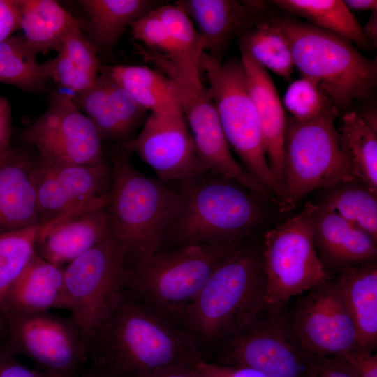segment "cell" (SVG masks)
I'll use <instances>...</instances> for the list:
<instances>
[{"mask_svg":"<svg viewBox=\"0 0 377 377\" xmlns=\"http://www.w3.org/2000/svg\"><path fill=\"white\" fill-rule=\"evenodd\" d=\"M172 323L125 291L88 346L89 370L100 377H149L194 366L201 359L195 341Z\"/></svg>","mask_w":377,"mask_h":377,"instance_id":"6da1fadb","label":"cell"},{"mask_svg":"<svg viewBox=\"0 0 377 377\" xmlns=\"http://www.w3.org/2000/svg\"><path fill=\"white\" fill-rule=\"evenodd\" d=\"M240 54L248 88L260 120L267 163L280 191L281 201L283 195V147L287 116L267 70L245 51L240 50Z\"/></svg>","mask_w":377,"mask_h":377,"instance_id":"44dd1931","label":"cell"},{"mask_svg":"<svg viewBox=\"0 0 377 377\" xmlns=\"http://www.w3.org/2000/svg\"><path fill=\"white\" fill-rule=\"evenodd\" d=\"M321 201L377 240V193L355 179L326 189Z\"/></svg>","mask_w":377,"mask_h":377,"instance_id":"836d02e7","label":"cell"},{"mask_svg":"<svg viewBox=\"0 0 377 377\" xmlns=\"http://www.w3.org/2000/svg\"><path fill=\"white\" fill-rule=\"evenodd\" d=\"M175 3L193 21L204 52L219 63L232 40L259 20L267 8L262 1L179 0Z\"/></svg>","mask_w":377,"mask_h":377,"instance_id":"ac0fdd59","label":"cell"},{"mask_svg":"<svg viewBox=\"0 0 377 377\" xmlns=\"http://www.w3.org/2000/svg\"><path fill=\"white\" fill-rule=\"evenodd\" d=\"M155 8L133 22L131 34L144 47L170 58L173 54L172 46Z\"/></svg>","mask_w":377,"mask_h":377,"instance_id":"f35d334b","label":"cell"},{"mask_svg":"<svg viewBox=\"0 0 377 377\" xmlns=\"http://www.w3.org/2000/svg\"><path fill=\"white\" fill-rule=\"evenodd\" d=\"M181 104L204 170L237 182L262 200L276 202L275 198L235 159L207 88L200 84L184 88Z\"/></svg>","mask_w":377,"mask_h":377,"instance_id":"2e32d148","label":"cell"},{"mask_svg":"<svg viewBox=\"0 0 377 377\" xmlns=\"http://www.w3.org/2000/svg\"><path fill=\"white\" fill-rule=\"evenodd\" d=\"M279 7L309 24L346 39L365 50L374 48L351 10L341 0H275Z\"/></svg>","mask_w":377,"mask_h":377,"instance_id":"f546056e","label":"cell"},{"mask_svg":"<svg viewBox=\"0 0 377 377\" xmlns=\"http://www.w3.org/2000/svg\"><path fill=\"white\" fill-rule=\"evenodd\" d=\"M362 31L367 40L374 47L377 44V10L371 12L367 22L362 27Z\"/></svg>","mask_w":377,"mask_h":377,"instance_id":"7dc6e473","label":"cell"},{"mask_svg":"<svg viewBox=\"0 0 377 377\" xmlns=\"http://www.w3.org/2000/svg\"><path fill=\"white\" fill-rule=\"evenodd\" d=\"M195 367L207 377H269L264 373L248 367L221 365L200 359Z\"/></svg>","mask_w":377,"mask_h":377,"instance_id":"60d3db41","label":"cell"},{"mask_svg":"<svg viewBox=\"0 0 377 377\" xmlns=\"http://www.w3.org/2000/svg\"><path fill=\"white\" fill-rule=\"evenodd\" d=\"M231 337L224 359L231 366L248 367L269 377H307L315 357L298 343L290 318L269 310Z\"/></svg>","mask_w":377,"mask_h":377,"instance_id":"5bb4252c","label":"cell"},{"mask_svg":"<svg viewBox=\"0 0 377 377\" xmlns=\"http://www.w3.org/2000/svg\"><path fill=\"white\" fill-rule=\"evenodd\" d=\"M239 49L266 70L289 79L294 68L289 41L274 22L258 20L238 38Z\"/></svg>","mask_w":377,"mask_h":377,"instance_id":"4dcf8cb0","label":"cell"},{"mask_svg":"<svg viewBox=\"0 0 377 377\" xmlns=\"http://www.w3.org/2000/svg\"><path fill=\"white\" fill-rule=\"evenodd\" d=\"M315 204L265 235L261 251L265 278V309L279 310L290 299L332 279L323 265L314 243L312 215Z\"/></svg>","mask_w":377,"mask_h":377,"instance_id":"9c48e42d","label":"cell"},{"mask_svg":"<svg viewBox=\"0 0 377 377\" xmlns=\"http://www.w3.org/2000/svg\"><path fill=\"white\" fill-rule=\"evenodd\" d=\"M34 160L11 147L0 155V234L43 224L36 205Z\"/></svg>","mask_w":377,"mask_h":377,"instance_id":"7402d4cb","label":"cell"},{"mask_svg":"<svg viewBox=\"0 0 377 377\" xmlns=\"http://www.w3.org/2000/svg\"><path fill=\"white\" fill-rule=\"evenodd\" d=\"M57 57L45 61L49 80L77 94L89 89L99 75L96 46L82 33L77 20L64 36Z\"/></svg>","mask_w":377,"mask_h":377,"instance_id":"d4e9b609","label":"cell"},{"mask_svg":"<svg viewBox=\"0 0 377 377\" xmlns=\"http://www.w3.org/2000/svg\"><path fill=\"white\" fill-rule=\"evenodd\" d=\"M6 323L3 348L50 377H80L88 371V347L71 317L44 311L13 316Z\"/></svg>","mask_w":377,"mask_h":377,"instance_id":"8fae6325","label":"cell"},{"mask_svg":"<svg viewBox=\"0 0 377 377\" xmlns=\"http://www.w3.org/2000/svg\"><path fill=\"white\" fill-rule=\"evenodd\" d=\"M200 70L205 73L207 91L230 148L246 172L279 204L281 193L267 163L260 120L241 60L219 63L203 52Z\"/></svg>","mask_w":377,"mask_h":377,"instance_id":"ba28073f","label":"cell"},{"mask_svg":"<svg viewBox=\"0 0 377 377\" xmlns=\"http://www.w3.org/2000/svg\"><path fill=\"white\" fill-rule=\"evenodd\" d=\"M307 377H354L336 357H315Z\"/></svg>","mask_w":377,"mask_h":377,"instance_id":"7bdbcfd3","label":"cell"},{"mask_svg":"<svg viewBox=\"0 0 377 377\" xmlns=\"http://www.w3.org/2000/svg\"><path fill=\"white\" fill-rule=\"evenodd\" d=\"M11 108L7 98L0 95V155L10 148Z\"/></svg>","mask_w":377,"mask_h":377,"instance_id":"f6af8a7d","label":"cell"},{"mask_svg":"<svg viewBox=\"0 0 377 377\" xmlns=\"http://www.w3.org/2000/svg\"><path fill=\"white\" fill-rule=\"evenodd\" d=\"M22 138L36 147L38 158L52 164L110 163L97 130L71 93H53L46 110L22 131Z\"/></svg>","mask_w":377,"mask_h":377,"instance_id":"7c38bea8","label":"cell"},{"mask_svg":"<svg viewBox=\"0 0 377 377\" xmlns=\"http://www.w3.org/2000/svg\"><path fill=\"white\" fill-rule=\"evenodd\" d=\"M20 29L28 45L37 54L57 51L77 21L54 0H17Z\"/></svg>","mask_w":377,"mask_h":377,"instance_id":"83f0119b","label":"cell"},{"mask_svg":"<svg viewBox=\"0 0 377 377\" xmlns=\"http://www.w3.org/2000/svg\"><path fill=\"white\" fill-rule=\"evenodd\" d=\"M121 149L135 153L158 179L177 182L206 172L183 112H151L139 133Z\"/></svg>","mask_w":377,"mask_h":377,"instance_id":"9a60e30c","label":"cell"},{"mask_svg":"<svg viewBox=\"0 0 377 377\" xmlns=\"http://www.w3.org/2000/svg\"><path fill=\"white\" fill-rule=\"evenodd\" d=\"M337 128L355 179L377 193L376 111H347Z\"/></svg>","mask_w":377,"mask_h":377,"instance_id":"4316f807","label":"cell"},{"mask_svg":"<svg viewBox=\"0 0 377 377\" xmlns=\"http://www.w3.org/2000/svg\"><path fill=\"white\" fill-rule=\"evenodd\" d=\"M312 229L318 257L327 270L376 260L377 240L322 202L315 204Z\"/></svg>","mask_w":377,"mask_h":377,"instance_id":"ffe728a7","label":"cell"},{"mask_svg":"<svg viewBox=\"0 0 377 377\" xmlns=\"http://www.w3.org/2000/svg\"><path fill=\"white\" fill-rule=\"evenodd\" d=\"M286 34L294 67L322 89L338 110L346 112L368 98L377 84V59L362 54L350 41L309 23L275 21Z\"/></svg>","mask_w":377,"mask_h":377,"instance_id":"5b68a950","label":"cell"},{"mask_svg":"<svg viewBox=\"0 0 377 377\" xmlns=\"http://www.w3.org/2000/svg\"><path fill=\"white\" fill-rule=\"evenodd\" d=\"M121 86L147 110L182 112L178 89L164 73L145 66L122 65L101 69Z\"/></svg>","mask_w":377,"mask_h":377,"instance_id":"484cf974","label":"cell"},{"mask_svg":"<svg viewBox=\"0 0 377 377\" xmlns=\"http://www.w3.org/2000/svg\"><path fill=\"white\" fill-rule=\"evenodd\" d=\"M149 377H195L194 366H179L159 371Z\"/></svg>","mask_w":377,"mask_h":377,"instance_id":"bcb514c9","label":"cell"},{"mask_svg":"<svg viewBox=\"0 0 377 377\" xmlns=\"http://www.w3.org/2000/svg\"><path fill=\"white\" fill-rule=\"evenodd\" d=\"M105 203L73 212L43 223L35 242V253L43 260L65 267L109 237Z\"/></svg>","mask_w":377,"mask_h":377,"instance_id":"d6986e66","label":"cell"},{"mask_svg":"<svg viewBox=\"0 0 377 377\" xmlns=\"http://www.w3.org/2000/svg\"><path fill=\"white\" fill-rule=\"evenodd\" d=\"M282 104L290 117L300 121L316 118L334 105L316 82L304 77L289 84Z\"/></svg>","mask_w":377,"mask_h":377,"instance_id":"74e56055","label":"cell"},{"mask_svg":"<svg viewBox=\"0 0 377 377\" xmlns=\"http://www.w3.org/2000/svg\"><path fill=\"white\" fill-rule=\"evenodd\" d=\"M96 43L112 49L124 32L139 17L163 3L154 0H81Z\"/></svg>","mask_w":377,"mask_h":377,"instance_id":"f1b7e54d","label":"cell"},{"mask_svg":"<svg viewBox=\"0 0 377 377\" xmlns=\"http://www.w3.org/2000/svg\"><path fill=\"white\" fill-rule=\"evenodd\" d=\"M243 244L187 245L158 251L126 267L125 291L170 322L182 320L214 269Z\"/></svg>","mask_w":377,"mask_h":377,"instance_id":"8992f818","label":"cell"},{"mask_svg":"<svg viewBox=\"0 0 377 377\" xmlns=\"http://www.w3.org/2000/svg\"><path fill=\"white\" fill-rule=\"evenodd\" d=\"M290 320L298 343L313 357H337L357 350L355 326L333 279L302 294Z\"/></svg>","mask_w":377,"mask_h":377,"instance_id":"4fadbf2b","label":"cell"},{"mask_svg":"<svg viewBox=\"0 0 377 377\" xmlns=\"http://www.w3.org/2000/svg\"><path fill=\"white\" fill-rule=\"evenodd\" d=\"M173 183L177 207L159 251L244 243L262 221V199L234 180L204 172Z\"/></svg>","mask_w":377,"mask_h":377,"instance_id":"7a4b0ae2","label":"cell"},{"mask_svg":"<svg viewBox=\"0 0 377 377\" xmlns=\"http://www.w3.org/2000/svg\"><path fill=\"white\" fill-rule=\"evenodd\" d=\"M261 251L243 244L214 269L182 321L195 343L233 337L265 309Z\"/></svg>","mask_w":377,"mask_h":377,"instance_id":"277c9868","label":"cell"},{"mask_svg":"<svg viewBox=\"0 0 377 377\" xmlns=\"http://www.w3.org/2000/svg\"><path fill=\"white\" fill-rule=\"evenodd\" d=\"M50 164L75 211L106 202L112 185L110 163L101 165Z\"/></svg>","mask_w":377,"mask_h":377,"instance_id":"1f68e13d","label":"cell"},{"mask_svg":"<svg viewBox=\"0 0 377 377\" xmlns=\"http://www.w3.org/2000/svg\"><path fill=\"white\" fill-rule=\"evenodd\" d=\"M41 225L0 234V317L7 291L35 253Z\"/></svg>","mask_w":377,"mask_h":377,"instance_id":"d590c367","label":"cell"},{"mask_svg":"<svg viewBox=\"0 0 377 377\" xmlns=\"http://www.w3.org/2000/svg\"><path fill=\"white\" fill-rule=\"evenodd\" d=\"M7 332V323L6 320L3 318L0 317V349L2 344L3 339L6 336Z\"/></svg>","mask_w":377,"mask_h":377,"instance_id":"681fc988","label":"cell"},{"mask_svg":"<svg viewBox=\"0 0 377 377\" xmlns=\"http://www.w3.org/2000/svg\"><path fill=\"white\" fill-rule=\"evenodd\" d=\"M339 114L332 105L310 120L287 117L281 212L292 211L312 191L356 179L335 124Z\"/></svg>","mask_w":377,"mask_h":377,"instance_id":"52a82bcc","label":"cell"},{"mask_svg":"<svg viewBox=\"0 0 377 377\" xmlns=\"http://www.w3.org/2000/svg\"><path fill=\"white\" fill-rule=\"evenodd\" d=\"M155 11L173 49L172 57H165L179 68L200 67L204 52L202 42L187 13L176 3H163L155 8Z\"/></svg>","mask_w":377,"mask_h":377,"instance_id":"e575fe53","label":"cell"},{"mask_svg":"<svg viewBox=\"0 0 377 377\" xmlns=\"http://www.w3.org/2000/svg\"><path fill=\"white\" fill-rule=\"evenodd\" d=\"M37 54L22 36L12 35L1 42L0 82L24 91H42L49 79L45 62H38Z\"/></svg>","mask_w":377,"mask_h":377,"instance_id":"d6a6232c","label":"cell"},{"mask_svg":"<svg viewBox=\"0 0 377 377\" xmlns=\"http://www.w3.org/2000/svg\"><path fill=\"white\" fill-rule=\"evenodd\" d=\"M101 71L87 90L72 94L77 108L97 130L102 141L121 145L130 141L146 119L147 110L110 75Z\"/></svg>","mask_w":377,"mask_h":377,"instance_id":"e0dca14e","label":"cell"},{"mask_svg":"<svg viewBox=\"0 0 377 377\" xmlns=\"http://www.w3.org/2000/svg\"><path fill=\"white\" fill-rule=\"evenodd\" d=\"M336 357L354 377H377L376 354L356 350Z\"/></svg>","mask_w":377,"mask_h":377,"instance_id":"ab89813d","label":"cell"},{"mask_svg":"<svg viewBox=\"0 0 377 377\" xmlns=\"http://www.w3.org/2000/svg\"><path fill=\"white\" fill-rule=\"evenodd\" d=\"M64 269L34 253L7 291L1 316L7 320L53 309H66Z\"/></svg>","mask_w":377,"mask_h":377,"instance_id":"603a6c76","label":"cell"},{"mask_svg":"<svg viewBox=\"0 0 377 377\" xmlns=\"http://www.w3.org/2000/svg\"><path fill=\"white\" fill-rule=\"evenodd\" d=\"M195 367V365H194ZM195 377H207L195 367Z\"/></svg>","mask_w":377,"mask_h":377,"instance_id":"816d5d0a","label":"cell"},{"mask_svg":"<svg viewBox=\"0 0 377 377\" xmlns=\"http://www.w3.org/2000/svg\"><path fill=\"white\" fill-rule=\"evenodd\" d=\"M130 156L121 149L111 156L112 185L105 204L110 235L125 252L126 267L159 251L178 202L173 182L142 174Z\"/></svg>","mask_w":377,"mask_h":377,"instance_id":"3957f363","label":"cell"},{"mask_svg":"<svg viewBox=\"0 0 377 377\" xmlns=\"http://www.w3.org/2000/svg\"><path fill=\"white\" fill-rule=\"evenodd\" d=\"M20 29L17 0H0V43Z\"/></svg>","mask_w":377,"mask_h":377,"instance_id":"ee69618b","label":"cell"},{"mask_svg":"<svg viewBox=\"0 0 377 377\" xmlns=\"http://www.w3.org/2000/svg\"><path fill=\"white\" fill-rule=\"evenodd\" d=\"M343 2L350 10L371 12L377 10L376 0H346Z\"/></svg>","mask_w":377,"mask_h":377,"instance_id":"c3c4849f","label":"cell"},{"mask_svg":"<svg viewBox=\"0 0 377 377\" xmlns=\"http://www.w3.org/2000/svg\"><path fill=\"white\" fill-rule=\"evenodd\" d=\"M126 269L125 252L112 235L64 267L66 309L87 347L124 296Z\"/></svg>","mask_w":377,"mask_h":377,"instance_id":"30bf717a","label":"cell"},{"mask_svg":"<svg viewBox=\"0 0 377 377\" xmlns=\"http://www.w3.org/2000/svg\"><path fill=\"white\" fill-rule=\"evenodd\" d=\"M335 279L357 334V350L373 353L377 344V265L376 261L349 265Z\"/></svg>","mask_w":377,"mask_h":377,"instance_id":"cb8c5ba5","label":"cell"},{"mask_svg":"<svg viewBox=\"0 0 377 377\" xmlns=\"http://www.w3.org/2000/svg\"><path fill=\"white\" fill-rule=\"evenodd\" d=\"M34 178L36 205L42 223L75 212L52 165L38 157L34 160Z\"/></svg>","mask_w":377,"mask_h":377,"instance_id":"8d00e7d4","label":"cell"},{"mask_svg":"<svg viewBox=\"0 0 377 377\" xmlns=\"http://www.w3.org/2000/svg\"><path fill=\"white\" fill-rule=\"evenodd\" d=\"M80 377H100V376L96 374L95 373H94L93 371L88 369V371Z\"/></svg>","mask_w":377,"mask_h":377,"instance_id":"f907efd6","label":"cell"},{"mask_svg":"<svg viewBox=\"0 0 377 377\" xmlns=\"http://www.w3.org/2000/svg\"><path fill=\"white\" fill-rule=\"evenodd\" d=\"M0 377H50L37 369L29 368L4 348L0 349Z\"/></svg>","mask_w":377,"mask_h":377,"instance_id":"b9f144b4","label":"cell"}]
</instances>
